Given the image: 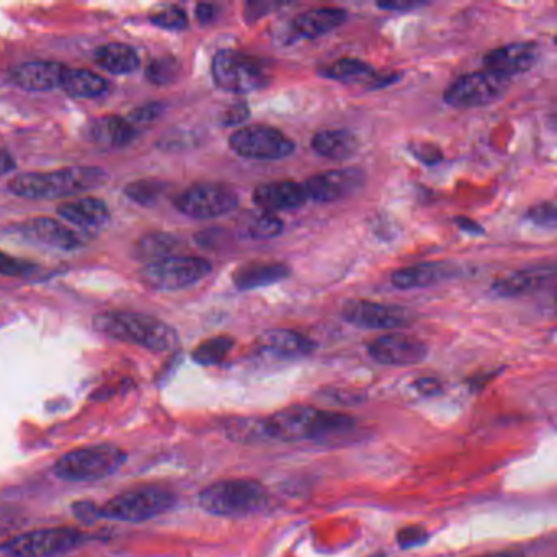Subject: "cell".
<instances>
[{
  "label": "cell",
  "instance_id": "cell-1",
  "mask_svg": "<svg viewBox=\"0 0 557 557\" xmlns=\"http://www.w3.org/2000/svg\"><path fill=\"white\" fill-rule=\"evenodd\" d=\"M355 419L311 406H290L268 417L229 420L224 430L239 443H296L327 440L352 432Z\"/></svg>",
  "mask_w": 557,
  "mask_h": 557
},
{
  "label": "cell",
  "instance_id": "cell-2",
  "mask_svg": "<svg viewBox=\"0 0 557 557\" xmlns=\"http://www.w3.org/2000/svg\"><path fill=\"white\" fill-rule=\"evenodd\" d=\"M108 179L107 172L100 167H67L54 172H30L10 180L9 190L17 197L27 200H53L71 197L102 187Z\"/></svg>",
  "mask_w": 557,
  "mask_h": 557
},
{
  "label": "cell",
  "instance_id": "cell-3",
  "mask_svg": "<svg viewBox=\"0 0 557 557\" xmlns=\"http://www.w3.org/2000/svg\"><path fill=\"white\" fill-rule=\"evenodd\" d=\"M94 327L100 334L151 352H170L179 345V335L169 324L139 312H102L94 317Z\"/></svg>",
  "mask_w": 557,
  "mask_h": 557
},
{
  "label": "cell",
  "instance_id": "cell-4",
  "mask_svg": "<svg viewBox=\"0 0 557 557\" xmlns=\"http://www.w3.org/2000/svg\"><path fill=\"white\" fill-rule=\"evenodd\" d=\"M200 507L214 517L246 518L263 512L270 504L267 487L255 479H228L200 492Z\"/></svg>",
  "mask_w": 557,
  "mask_h": 557
},
{
  "label": "cell",
  "instance_id": "cell-5",
  "mask_svg": "<svg viewBox=\"0 0 557 557\" xmlns=\"http://www.w3.org/2000/svg\"><path fill=\"white\" fill-rule=\"evenodd\" d=\"M126 453L115 445H92L69 451L54 464V474L69 482L100 481L125 464Z\"/></svg>",
  "mask_w": 557,
  "mask_h": 557
},
{
  "label": "cell",
  "instance_id": "cell-6",
  "mask_svg": "<svg viewBox=\"0 0 557 557\" xmlns=\"http://www.w3.org/2000/svg\"><path fill=\"white\" fill-rule=\"evenodd\" d=\"M177 497L162 487L148 486L123 492L95 508V517L115 522L141 523L164 515L174 508Z\"/></svg>",
  "mask_w": 557,
  "mask_h": 557
},
{
  "label": "cell",
  "instance_id": "cell-7",
  "mask_svg": "<svg viewBox=\"0 0 557 557\" xmlns=\"http://www.w3.org/2000/svg\"><path fill=\"white\" fill-rule=\"evenodd\" d=\"M211 72L219 89L232 94H250L270 84V74L259 59L239 51H219L214 56Z\"/></svg>",
  "mask_w": 557,
  "mask_h": 557
},
{
  "label": "cell",
  "instance_id": "cell-8",
  "mask_svg": "<svg viewBox=\"0 0 557 557\" xmlns=\"http://www.w3.org/2000/svg\"><path fill=\"white\" fill-rule=\"evenodd\" d=\"M84 535L74 528H43L14 536L0 544L9 557H58L81 546Z\"/></svg>",
  "mask_w": 557,
  "mask_h": 557
},
{
  "label": "cell",
  "instance_id": "cell-9",
  "mask_svg": "<svg viewBox=\"0 0 557 557\" xmlns=\"http://www.w3.org/2000/svg\"><path fill=\"white\" fill-rule=\"evenodd\" d=\"M211 263L193 255H170L156 260L141 270V278L154 290H182L210 275Z\"/></svg>",
  "mask_w": 557,
  "mask_h": 557
},
{
  "label": "cell",
  "instance_id": "cell-10",
  "mask_svg": "<svg viewBox=\"0 0 557 557\" xmlns=\"http://www.w3.org/2000/svg\"><path fill=\"white\" fill-rule=\"evenodd\" d=\"M232 151L252 161H281L295 152V143L277 128L244 126L229 138Z\"/></svg>",
  "mask_w": 557,
  "mask_h": 557
},
{
  "label": "cell",
  "instance_id": "cell-11",
  "mask_svg": "<svg viewBox=\"0 0 557 557\" xmlns=\"http://www.w3.org/2000/svg\"><path fill=\"white\" fill-rule=\"evenodd\" d=\"M510 79L491 71H477L456 79L445 90L443 99L453 108L486 107L504 97Z\"/></svg>",
  "mask_w": 557,
  "mask_h": 557
},
{
  "label": "cell",
  "instance_id": "cell-12",
  "mask_svg": "<svg viewBox=\"0 0 557 557\" xmlns=\"http://www.w3.org/2000/svg\"><path fill=\"white\" fill-rule=\"evenodd\" d=\"M237 203L236 192L218 183H198L175 200L180 213L195 219L219 218L236 210Z\"/></svg>",
  "mask_w": 557,
  "mask_h": 557
},
{
  "label": "cell",
  "instance_id": "cell-13",
  "mask_svg": "<svg viewBox=\"0 0 557 557\" xmlns=\"http://www.w3.org/2000/svg\"><path fill=\"white\" fill-rule=\"evenodd\" d=\"M345 321L361 329H396L412 322V312L401 306L353 299L342 309Z\"/></svg>",
  "mask_w": 557,
  "mask_h": 557
},
{
  "label": "cell",
  "instance_id": "cell-14",
  "mask_svg": "<svg viewBox=\"0 0 557 557\" xmlns=\"http://www.w3.org/2000/svg\"><path fill=\"white\" fill-rule=\"evenodd\" d=\"M365 183V174L360 169H339L312 175L303 188L308 200L316 203H332L344 200L357 193Z\"/></svg>",
  "mask_w": 557,
  "mask_h": 557
},
{
  "label": "cell",
  "instance_id": "cell-15",
  "mask_svg": "<svg viewBox=\"0 0 557 557\" xmlns=\"http://www.w3.org/2000/svg\"><path fill=\"white\" fill-rule=\"evenodd\" d=\"M370 357L388 366H410L424 361L428 347L422 340L406 334H388L368 345Z\"/></svg>",
  "mask_w": 557,
  "mask_h": 557
},
{
  "label": "cell",
  "instance_id": "cell-16",
  "mask_svg": "<svg viewBox=\"0 0 557 557\" xmlns=\"http://www.w3.org/2000/svg\"><path fill=\"white\" fill-rule=\"evenodd\" d=\"M540 56V46L536 43L530 41L510 43V45L500 46L497 50L489 51L484 56V66L486 71L510 79L512 76L531 71L540 61Z\"/></svg>",
  "mask_w": 557,
  "mask_h": 557
},
{
  "label": "cell",
  "instance_id": "cell-17",
  "mask_svg": "<svg viewBox=\"0 0 557 557\" xmlns=\"http://www.w3.org/2000/svg\"><path fill=\"white\" fill-rule=\"evenodd\" d=\"M308 201L303 185L290 182L263 183L254 190V203L263 213L275 214L277 211H290L301 208Z\"/></svg>",
  "mask_w": 557,
  "mask_h": 557
},
{
  "label": "cell",
  "instance_id": "cell-18",
  "mask_svg": "<svg viewBox=\"0 0 557 557\" xmlns=\"http://www.w3.org/2000/svg\"><path fill=\"white\" fill-rule=\"evenodd\" d=\"M67 67L53 61H30L15 67L12 79L18 87L30 92H46L63 84Z\"/></svg>",
  "mask_w": 557,
  "mask_h": 557
},
{
  "label": "cell",
  "instance_id": "cell-19",
  "mask_svg": "<svg viewBox=\"0 0 557 557\" xmlns=\"http://www.w3.org/2000/svg\"><path fill=\"white\" fill-rule=\"evenodd\" d=\"M347 10L339 7H319L298 15L291 23V30L298 38L316 40L319 36L334 32L347 22Z\"/></svg>",
  "mask_w": 557,
  "mask_h": 557
},
{
  "label": "cell",
  "instance_id": "cell-20",
  "mask_svg": "<svg viewBox=\"0 0 557 557\" xmlns=\"http://www.w3.org/2000/svg\"><path fill=\"white\" fill-rule=\"evenodd\" d=\"M259 342L263 352L283 360L308 357L316 348V344L306 335L288 329L268 330Z\"/></svg>",
  "mask_w": 557,
  "mask_h": 557
},
{
  "label": "cell",
  "instance_id": "cell-21",
  "mask_svg": "<svg viewBox=\"0 0 557 557\" xmlns=\"http://www.w3.org/2000/svg\"><path fill=\"white\" fill-rule=\"evenodd\" d=\"M136 131L120 116H100L90 121L85 128V136L90 143L103 149L123 148L134 139Z\"/></svg>",
  "mask_w": 557,
  "mask_h": 557
},
{
  "label": "cell",
  "instance_id": "cell-22",
  "mask_svg": "<svg viewBox=\"0 0 557 557\" xmlns=\"http://www.w3.org/2000/svg\"><path fill=\"white\" fill-rule=\"evenodd\" d=\"M455 268L448 263L425 262L396 270L391 277L393 285L399 290H417L437 285L440 281L453 277Z\"/></svg>",
  "mask_w": 557,
  "mask_h": 557
},
{
  "label": "cell",
  "instance_id": "cell-23",
  "mask_svg": "<svg viewBox=\"0 0 557 557\" xmlns=\"http://www.w3.org/2000/svg\"><path fill=\"white\" fill-rule=\"evenodd\" d=\"M553 277L554 268H528L522 272L512 273L508 277L499 278L492 286V291L502 298H517L541 290Z\"/></svg>",
  "mask_w": 557,
  "mask_h": 557
},
{
  "label": "cell",
  "instance_id": "cell-24",
  "mask_svg": "<svg viewBox=\"0 0 557 557\" xmlns=\"http://www.w3.org/2000/svg\"><path fill=\"white\" fill-rule=\"evenodd\" d=\"M58 213L67 223L76 224L82 229L102 228L110 219L108 206L99 198L84 197L66 201L59 205Z\"/></svg>",
  "mask_w": 557,
  "mask_h": 557
},
{
  "label": "cell",
  "instance_id": "cell-25",
  "mask_svg": "<svg viewBox=\"0 0 557 557\" xmlns=\"http://www.w3.org/2000/svg\"><path fill=\"white\" fill-rule=\"evenodd\" d=\"M291 270L286 263L267 262V263H249L239 268L234 273V285L239 290H255V288H263V286L275 285L280 281L290 277Z\"/></svg>",
  "mask_w": 557,
  "mask_h": 557
},
{
  "label": "cell",
  "instance_id": "cell-26",
  "mask_svg": "<svg viewBox=\"0 0 557 557\" xmlns=\"http://www.w3.org/2000/svg\"><path fill=\"white\" fill-rule=\"evenodd\" d=\"M25 232L35 241L54 247V249L74 250L81 246L76 232L53 218H35L25 224Z\"/></svg>",
  "mask_w": 557,
  "mask_h": 557
},
{
  "label": "cell",
  "instance_id": "cell-27",
  "mask_svg": "<svg viewBox=\"0 0 557 557\" xmlns=\"http://www.w3.org/2000/svg\"><path fill=\"white\" fill-rule=\"evenodd\" d=\"M360 148L357 136L345 130H326L312 138V149L319 156L332 159V161H344L352 157Z\"/></svg>",
  "mask_w": 557,
  "mask_h": 557
},
{
  "label": "cell",
  "instance_id": "cell-28",
  "mask_svg": "<svg viewBox=\"0 0 557 557\" xmlns=\"http://www.w3.org/2000/svg\"><path fill=\"white\" fill-rule=\"evenodd\" d=\"M322 77L332 81L344 82V84H363L371 82L373 87L378 84L379 76L370 64L357 58H342L329 66L322 67L319 71Z\"/></svg>",
  "mask_w": 557,
  "mask_h": 557
},
{
  "label": "cell",
  "instance_id": "cell-29",
  "mask_svg": "<svg viewBox=\"0 0 557 557\" xmlns=\"http://www.w3.org/2000/svg\"><path fill=\"white\" fill-rule=\"evenodd\" d=\"M95 63L110 74L123 76L138 69L139 56L131 46L110 43V45L100 46L99 50L95 51Z\"/></svg>",
  "mask_w": 557,
  "mask_h": 557
},
{
  "label": "cell",
  "instance_id": "cell-30",
  "mask_svg": "<svg viewBox=\"0 0 557 557\" xmlns=\"http://www.w3.org/2000/svg\"><path fill=\"white\" fill-rule=\"evenodd\" d=\"M61 87L74 99H94L107 90V82L89 69H66Z\"/></svg>",
  "mask_w": 557,
  "mask_h": 557
},
{
  "label": "cell",
  "instance_id": "cell-31",
  "mask_svg": "<svg viewBox=\"0 0 557 557\" xmlns=\"http://www.w3.org/2000/svg\"><path fill=\"white\" fill-rule=\"evenodd\" d=\"M232 347H234V340L231 337L219 335L198 345L193 352V360L203 366L219 365L226 360Z\"/></svg>",
  "mask_w": 557,
  "mask_h": 557
},
{
  "label": "cell",
  "instance_id": "cell-32",
  "mask_svg": "<svg viewBox=\"0 0 557 557\" xmlns=\"http://www.w3.org/2000/svg\"><path fill=\"white\" fill-rule=\"evenodd\" d=\"M177 241L169 234H154V236H146L143 241L139 242L138 254L141 259L146 262H156V260L170 257L174 252Z\"/></svg>",
  "mask_w": 557,
  "mask_h": 557
},
{
  "label": "cell",
  "instance_id": "cell-33",
  "mask_svg": "<svg viewBox=\"0 0 557 557\" xmlns=\"http://www.w3.org/2000/svg\"><path fill=\"white\" fill-rule=\"evenodd\" d=\"M146 74H148V79L152 84H172L180 74L179 61L172 58V56L154 59V61L149 64Z\"/></svg>",
  "mask_w": 557,
  "mask_h": 557
},
{
  "label": "cell",
  "instance_id": "cell-34",
  "mask_svg": "<svg viewBox=\"0 0 557 557\" xmlns=\"http://www.w3.org/2000/svg\"><path fill=\"white\" fill-rule=\"evenodd\" d=\"M125 192L131 200L136 201L139 205L151 206L161 197L162 185L152 182V180H139V182L130 183L125 188Z\"/></svg>",
  "mask_w": 557,
  "mask_h": 557
},
{
  "label": "cell",
  "instance_id": "cell-35",
  "mask_svg": "<svg viewBox=\"0 0 557 557\" xmlns=\"http://www.w3.org/2000/svg\"><path fill=\"white\" fill-rule=\"evenodd\" d=\"M283 231V221L272 213H262L252 219L249 224L250 236L257 239L278 237Z\"/></svg>",
  "mask_w": 557,
  "mask_h": 557
},
{
  "label": "cell",
  "instance_id": "cell-36",
  "mask_svg": "<svg viewBox=\"0 0 557 557\" xmlns=\"http://www.w3.org/2000/svg\"><path fill=\"white\" fill-rule=\"evenodd\" d=\"M151 22L156 27L164 28V30H183L187 28V14L175 5H169L165 9L157 10L151 15Z\"/></svg>",
  "mask_w": 557,
  "mask_h": 557
},
{
  "label": "cell",
  "instance_id": "cell-37",
  "mask_svg": "<svg viewBox=\"0 0 557 557\" xmlns=\"http://www.w3.org/2000/svg\"><path fill=\"white\" fill-rule=\"evenodd\" d=\"M161 115V103H148V105H143V107L136 108L134 112H131L128 123L134 131L144 130V128L154 125L161 118Z\"/></svg>",
  "mask_w": 557,
  "mask_h": 557
},
{
  "label": "cell",
  "instance_id": "cell-38",
  "mask_svg": "<svg viewBox=\"0 0 557 557\" xmlns=\"http://www.w3.org/2000/svg\"><path fill=\"white\" fill-rule=\"evenodd\" d=\"M428 533L422 526H407V528H402L397 533V544L399 548L410 549L415 548V546H422V544L427 543Z\"/></svg>",
  "mask_w": 557,
  "mask_h": 557
},
{
  "label": "cell",
  "instance_id": "cell-39",
  "mask_svg": "<svg viewBox=\"0 0 557 557\" xmlns=\"http://www.w3.org/2000/svg\"><path fill=\"white\" fill-rule=\"evenodd\" d=\"M32 270H35L32 263L12 259L9 255H5L0 252V275H7V277H22V275H30Z\"/></svg>",
  "mask_w": 557,
  "mask_h": 557
},
{
  "label": "cell",
  "instance_id": "cell-40",
  "mask_svg": "<svg viewBox=\"0 0 557 557\" xmlns=\"http://www.w3.org/2000/svg\"><path fill=\"white\" fill-rule=\"evenodd\" d=\"M528 218L535 221L536 224L546 226V228H554L556 224V206L553 203H541L528 211Z\"/></svg>",
  "mask_w": 557,
  "mask_h": 557
},
{
  "label": "cell",
  "instance_id": "cell-41",
  "mask_svg": "<svg viewBox=\"0 0 557 557\" xmlns=\"http://www.w3.org/2000/svg\"><path fill=\"white\" fill-rule=\"evenodd\" d=\"M410 151L424 164L433 165L442 161V151L433 144L415 143L414 146H410Z\"/></svg>",
  "mask_w": 557,
  "mask_h": 557
},
{
  "label": "cell",
  "instance_id": "cell-42",
  "mask_svg": "<svg viewBox=\"0 0 557 557\" xmlns=\"http://www.w3.org/2000/svg\"><path fill=\"white\" fill-rule=\"evenodd\" d=\"M414 388L417 389L422 396H435V394L440 393L442 384H440L438 379L422 378L414 384Z\"/></svg>",
  "mask_w": 557,
  "mask_h": 557
},
{
  "label": "cell",
  "instance_id": "cell-43",
  "mask_svg": "<svg viewBox=\"0 0 557 557\" xmlns=\"http://www.w3.org/2000/svg\"><path fill=\"white\" fill-rule=\"evenodd\" d=\"M425 2H410V0H397V2H379V9L396 10V12H406V10L422 7Z\"/></svg>",
  "mask_w": 557,
  "mask_h": 557
},
{
  "label": "cell",
  "instance_id": "cell-44",
  "mask_svg": "<svg viewBox=\"0 0 557 557\" xmlns=\"http://www.w3.org/2000/svg\"><path fill=\"white\" fill-rule=\"evenodd\" d=\"M247 118V108L246 105H236L229 110L228 115H226V125H236V123H241V121Z\"/></svg>",
  "mask_w": 557,
  "mask_h": 557
},
{
  "label": "cell",
  "instance_id": "cell-45",
  "mask_svg": "<svg viewBox=\"0 0 557 557\" xmlns=\"http://www.w3.org/2000/svg\"><path fill=\"white\" fill-rule=\"evenodd\" d=\"M17 167L14 157L9 151L0 148V175L10 174Z\"/></svg>",
  "mask_w": 557,
  "mask_h": 557
},
{
  "label": "cell",
  "instance_id": "cell-46",
  "mask_svg": "<svg viewBox=\"0 0 557 557\" xmlns=\"http://www.w3.org/2000/svg\"><path fill=\"white\" fill-rule=\"evenodd\" d=\"M214 14H216V10H214L213 5L200 4L197 7V18L200 20V23H203V25L210 23L214 18Z\"/></svg>",
  "mask_w": 557,
  "mask_h": 557
},
{
  "label": "cell",
  "instance_id": "cell-47",
  "mask_svg": "<svg viewBox=\"0 0 557 557\" xmlns=\"http://www.w3.org/2000/svg\"><path fill=\"white\" fill-rule=\"evenodd\" d=\"M456 224H458L459 228L463 229V231L473 232V234L482 232L481 226L471 221V219L458 218L456 219Z\"/></svg>",
  "mask_w": 557,
  "mask_h": 557
},
{
  "label": "cell",
  "instance_id": "cell-48",
  "mask_svg": "<svg viewBox=\"0 0 557 557\" xmlns=\"http://www.w3.org/2000/svg\"><path fill=\"white\" fill-rule=\"evenodd\" d=\"M476 557H525L522 553H517V551H502V553L494 554H484V556Z\"/></svg>",
  "mask_w": 557,
  "mask_h": 557
},
{
  "label": "cell",
  "instance_id": "cell-49",
  "mask_svg": "<svg viewBox=\"0 0 557 557\" xmlns=\"http://www.w3.org/2000/svg\"><path fill=\"white\" fill-rule=\"evenodd\" d=\"M370 557H384L383 554H373V556Z\"/></svg>",
  "mask_w": 557,
  "mask_h": 557
}]
</instances>
